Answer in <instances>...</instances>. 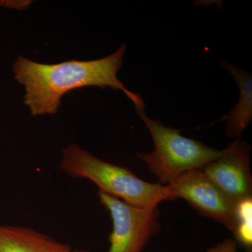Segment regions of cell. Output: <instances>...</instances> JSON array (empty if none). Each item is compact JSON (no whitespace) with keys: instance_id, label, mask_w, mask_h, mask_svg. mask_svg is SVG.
<instances>
[{"instance_id":"obj_8","label":"cell","mask_w":252,"mask_h":252,"mask_svg":"<svg viewBox=\"0 0 252 252\" xmlns=\"http://www.w3.org/2000/svg\"><path fill=\"white\" fill-rule=\"evenodd\" d=\"M221 65L234 78L240 89V98L234 107L220 121L226 122L225 133L228 138L240 140L252 120V74L229 63H221Z\"/></svg>"},{"instance_id":"obj_3","label":"cell","mask_w":252,"mask_h":252,"mask_svg":"<svg viewBox=\"0 0 252 252\" xmlns=\"http://www.w3.org/2000/svg\"><path fill=\"white\" fill-rule=\"evenodd\" d=\"M144 123L152 139L154 149L149 153L137 154L147 164L149 171L157 177L158 184L165 186L184 172L203 169L226 152L227 148L218 150L200 141L188 138L180 130L162 125L146 115L144 109H135Z\"/></svg>"},{"instance_id":"obj_2","label":"cell","mask_w":252,"mask_h":252,"mask_svg":"<svg viewBox=\"0 0 252 252\" xmlns=\"http://www.w3.org/2000/svg\"><path fill=\"white\" fill-rule=\"evenodd\" d=\"M59 167L72 178L90 180L99 191L134 206L153 207L172 200L167 185L141 180L127 167L101 160L76 144L63 149Z\"/></svg>"},{"instance_id":"obj_10","label":"cell","mask_w":252,"mask_h":252,"mask_svg":"<svg viewBox=\"0 0 252 252\" xmlns=\"http://www.w3.org/2000/svg\"><path fill=\"white\" fill-rule=\"evenodd\" d=\"M238 246V243L235 240L230 238L225 239L221 243L209 248L207 252H237Z\"/></svg>"},{"instance_id":"obj_6","label":"cell","mask_w":252,"mask_h":252,"mask_svg":"<svg viewBox=\"0 0 252 252\" xmlns=\"http://www.w3.org/2000/svg\"><path fill=\"white\" fill-rule=\"evenodd\" d=\"M222 157L201 169L205 175L235 205L252 197V176L250 170L251 147L236 140L226 147Z\"/></svg>"},{"instance_id":"obj_9","label":"cell","mask_w":252,"mask_h":252,"mask_svg":"<svg viewBox=\"0 0 252 252\" xmlns=\"http://www.w3.org/2000/svg\"><path fill=\"white\" fill-rule=\"evenodd\" d=\"M252 198L238 202L235 208L233 233L236 239L235 242L243 247L246 252H252Z\"/></svg>"},{"instance_id":"obj_4","label":"cell","mask_w":252,"mask_h":252,"mask_svg":"<svg viewBox=\"0 0 252 252\" xmlns=\"http://www.w3.org/2000/svg\"><path fill=\"white\" fill-rule=\"evenodd\" d=\"M97 195L112 220L108 252H143L151 238L160 229L158 206H134L99 190Z\"/></svg>"},{"instance_id":"obj_12","label":"cell","mask_w":252,"mask_h":252,"mask_svg":"<svg viewBox=\"0 0 252 252\" xmlns=\"http://www.w3.org/2000/svg\"><path fill=\"white\" fill-rule=\"evenodd\" d=\"M71 252H90L89 251H86V250H72Z\"/></svg>"},{"instance_id":"obj_5","label":"cell","mask_w":252,"mask_h":252,"mask_svg":"<svg viewBox=\"0 0 252 252\" xmlns=\"http://www.w3.org/2000/svg\"><path fill=\"white\" fill-rule=\"evenodd\" d=\"M167 186L172 200L183 198L202 216L216 220L230 231L234 230L235 204L201 169L184 172Z\"/></svg>"},{"instance_id":"obj_7","label":"cell","mask_w":252,"mask_h":252,"mask_svg":"<svg viewBox=\"0 0 252 252\" xmlns=\"http://www.w3.org/2000/svg\"><path fill=\"white\" fill-rule=\"evenodd\" d=\"M72 250L67 244L32 228L0 224V252H71Z\"/></svg>"},{"instance_id":"obj_1","label":"cell","mask_w":252,"mask_h":252,"mask_svg":"<svg viewBox=\"0 0 252 252\" xmlns=\"http://www.w3.org/2000/svg\"><path fill=\"white\" fill-rule=\"evenodd\" d=\"M126 49V44H122L114 54L103 59L72 60L52 64L19 56L13 64V70L15 79L25 87L24 103L34 117L54 114L59 111L63 96L69 91L98 86L122 91L135 104V109H144L142 97L127 90L117 77Z\"/></svg>"},{"instance_id":"obj_11","label":"cell","mask_w":252,"mask_h":252,"mask_svg":"<svg viewBox=\"0 0 252 252\" xmlns=\"http://www.w3.org/2000/svg\"><path fill=\"white\" fill-rule=\"evenodd\" d=\"M32 2V1H9V0H1L0 6L3 7L12 9H26L30 4Z\"/></svg>"}]
</instances>
